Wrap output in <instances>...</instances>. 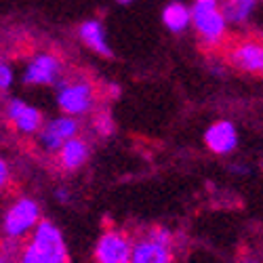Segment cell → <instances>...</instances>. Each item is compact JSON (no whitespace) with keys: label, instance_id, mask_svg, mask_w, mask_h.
Masks as SVG:
<instances>
[{"label":"cell","instance_id":"cell-1","mask_svg":"<svg viewBox=\"0 0 263 263\" xmlns=\"http://www.w3.org/2000/svg\"><path fill=\"white\" fill-rule=\"evenodd\" d=\"M17 263H68V245L63 232L49 219H42L32 236L21 242Z\"/></svg>","mask_w":263,"mask_h":263},{"label":"cell","instance_id":"cell-2","mask_svg":"<svg viewBox=\"0 0 263 263\" xmlns=\"http://www.w3.org/2000/svg\"><path fill=\"white\" fill-rule=\"evenodd\" d=\"M192 26L206 49H219L226 42L228 19L219 0H194Z\"/></svg>","mask_w":263,"mask_h":263},{"label":"cell","instance_id":"cell-3","mask_svg":"<svg viewBox=\"0 0 263 263\" xmlns=\"http://www.w3.org/2000/svg\"><path fill=\"white\" fill-rule=\"evenodd\" d=\"M42 213L40 204L30 198V196H21V198L13 200L5 213L3 219V232L9 242H26L32 236V232L40 226Z\"/></svg>","mask_w":263,"mask_h":263},{"label":"cell","instance_id":"cell-4","mask_svg":"<svg viewBox=\"0 0 263 263\" xmlns=\"http://www.w3.org/2000/svg\"><path fill=\"white\" fill-rule=\"evenodd\" d=\"M95 86L84 76H70L57 84V105L68 116H84L95 109Z\"/></svg>","mask_w":263,"mask_h":263},{"label":"cell","instance_id":"cell-5","mask_svg":"<svg viewBox=\"0 0 263 263\" xmlns=\"http://www.w3.org/2000/svg\"><path fill=\"white\" fill-rule=\"evenodd\" d=\"M135 240L122 230H105L95 245V263H130Z\"/></svg>","mask_w":263,"mask_h":263},{"label":"cell","instance_id":"cell-6","mask_svg":"<svg viewBox=\"0 0 263 263\" xmlns=\"http://www.w3.org/2000/svg\"><path fill=\"white\" fill-rule=\"evenodd\" d=\"M226 57L236 70L253 76H263V40L259 38L234 40L226 49Z\"/></svg>","mask_w":263,"mask_h":263},{"label":"cell","instance_id":"cell-7","mask_svg":"<svg viewBox=\"0 0 263 263\" xmlns=\"http://www.w3.org/2000/svg\"><path fill=\"white\" fill-rule=\"evenodd\" d=\"M130 263H173L171 234L166 230H149L137 238Z\"/></svg>","mask_w":263,"mask_h":263},{"label":"cell","instance_id":"cell-8","mask_svg":"<svg viewBox=\"0 0 263 263\" xmlns=\"http://www.w3.org/2000/svg\"><path fill=\"white\" fill-rule=\"evenodd\" d=\"M78 130H80L78 120L68 116V114H63V116L53 118L51 122H47L45 126H42L40 135H38V143L45 152L57 154L65 141H70L78 135Z\"/></svg>","mask_w":263,"mask_h":263},{"label":"cell","instance_id":"cell-9","mask_svg":"<svg viewBox=\"0 0 263 263\" xmlns=\"http://www.w3.org/2000/svg\"><path fill=\"white\" fill-rule=\"evenodd\" d=\"M61 72H63V63L55 53H38L26 65L24 82L34 84V86L55 84V82H59Z\"/></svg>","mask_w":263,"mask_h":263},{"label":"cell","instance_id":"cell-10","mask_svg":"<svg viewBox=\"0 0 263 263\" xmlns=\"http://www.w3.org/2000/svg\"><path fill=\"white\" fill-rule=\"evenodd\" d=\"M7 120L21 135H36L45 126V116L38 107L26 103L24 99H9L7 103Z\"/></svg>","mask_w":263,"mask_h":263},{"label":"cell","instance_id":"cell-11","mask_svg":"<svg viewBox=\"0 0 263 263\" xmlns=\"http://www.w3.org/2000/svg\"><path fill=\"white\" fill-rule=\"evenodd\" d=\"M204 143L215 154H230L238 145V130L230 120H219L206 128Z\"/></svg>","mask_w":263,"mask_h":263},{"label":"cell","instance_id":"cell-12","mask_svg":"<svg viewBox=\"0 0 263 263\" xmlns=\"http://www.w3.org/2000/svg\"><path fill=\"white\" fill-rule=\"evenodd\" d=\"M89 156H91L89 141L82 139V137H74L70 141H65L63 147L57 152V162L63 171L74 173V171H78L86 164Z\"/></svg>","mask_w":263,"mask_h":263},{"label":"cell","instance_id":"cell-13","mask_svg":"<svg viewBox=\"0 0 263 263\" xmlns=\"http://www.w3.org/2000/svg\"><path fill=\"white\" fill-rule=\"evenodd\" d=\"M78 36L91 51H95L97 55L109 57L112 55V49H109L107 40H105V30L103 24L99 19H89V21H82L80 28H78Z\"/></svg>","mask_w":263,"mask_h":263},{"label":"cell","instance_id":"cell-14","mask_svg":"<svg viewBox=\"0 0 263 263\" xmlns=\"http://www.w3.org/2000/svg\"><path fill=\"white\" fill-rule=\"evenodd\" d=\"M162 24L175 34L187 30V26L192 24V9H187L183 3H177V0L168 3L162 9Z\"/></svg>","mask_w":263,"mask_h":263},{"label":"cell","instance_id":"cell-15","mask_svg":"<svg viewBox=\"0 0 263 263\" xmlns=\"http://www.w3.org/2000/svg\"><path fill=\"white\" fill-rule=\"evenodd\" d=\"M221 9L228 24H247L257 9V0H226Z\"/></svg>","mask_w":263,"mask_h":263},{"label":"cell","instance_id":"cell-16","mask_svg":"<svg viewBox=\"0 0 263 263\" xmlns=\"http://www.w3.org/2000/svg\"><path fill=\"white\" fill-rule=\"evenodd\" d=\"M93 130L101 137H107L114 133V118L107 109H101V112H97L93 116Z\"/></svg>","mask_w":263,"mask_h":263},{"label":"cell","instance_id":"cell-17","mask_svg":"<svg viewBox=\"0 0 263 263\" xmlns=\"http://www.w3.org/2000/svg\"><path fill=\"white\" fill-rule=\"evenodd\" d=\"M11 82H13V70H11V65L3 59V63H0V89H3V93L9 91Z\"/></svg>","mask_w":263,"mask_h":263},{"label":"cell","instance_id":"cell-18","mask_svg":"<svg viewBox=\"0 0 263 263\" xmlns=\"http://www.w3.org/2000/svg\"><path fill=\"white\" fill-rule=\"evenodd\" d=\"M7 183H9V164L7 160H3L0 162V185L7 187Z\"/></svg>","mask_w":263,"mask_h":263},{"label":"cell","instance_id":"cell-19","mask_svg":"<svg viewBox=\"0 0 263 263\" xmlns=\"http://www.w3.org/2000/svg\"><path fill=\"white\" fill-rule=\"evenodd\" d=\"M55 198L59 202H70V192L65 187H59V190H55Z\"/></svg>","mask_w":263,"mask_h":263},{"label":"cell","instance_id":"cell-20","mask_svg":"<svg viewBox=\"0 0 263 263\" xmlns=\"http://www.w3.org/2000/svg\"><path fill=\"white\" fill-rule=\"evenodd\" d=\"M230 173H234V175H249V166H245V164H232Z\"/></svg>","mask_w":263,"mask_h":263},{"label":"cell","instance_id":"cell-21","mask_svg":"<svg viewBox=\"0 0 263 263\" xmlns=\"http://www.w3.org/2000/svg\"><path fill=\"white\" fill-rule=\"evenodd\" d=\"M120 5H128V3H133V0H118Z\"/></svg>","mask_w":263,"mask_h":263},{"label":"cell","instance_id":"cell-22","mask_svg":"<svg viewBox=\"0 0 263 263\" xmlns=\"http://www.w3.org/2000/svg\"><path fill=\"white\" fill-rule=\"evenodd\" d=\"M3 263H17V261H9V259L5 257V259H3Z\"/></svg>","mask_w":263,"mask_h":263}]
</instances>
